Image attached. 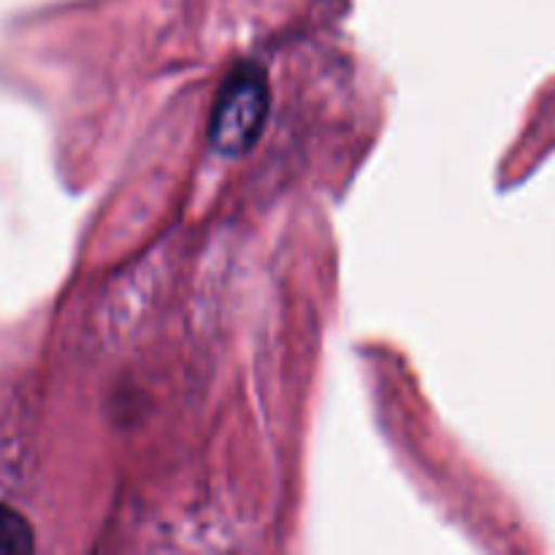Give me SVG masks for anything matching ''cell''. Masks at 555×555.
Listing matches in <instances>:
<instances>
[{
	"mask_svg": "<svg viewBox=\"0 0 555 555\" xmlns=\"http://www.w3.org/2000/svg\"><path fill=\"white\" fill-rule=\"evenodd\" d=\"M269 114L263 70L242 68L228 79L211 117V141L225 155H242L258 141Z\"/></svg>",
	"mask_w": 555,
	"mask_h": 555,
	"instance_id": "6da1fadb",
	"label": "cell"
},
{
	"mask_svg": "<svg viewBox=\"0 0 555 555\" xmlns=\"http://www.w3.org/2000/svg\"><path fill=\"white\" fill-rule=\"evenodd\" d=\"M36 547L33 529L16 509L0 504V555H25Z\"/></svg>",
	"mask_w": 555,
	"mask_h": 555,
	"instance_id": "7a4b0ae2",
	"label": "cell"
}]
</instances>
